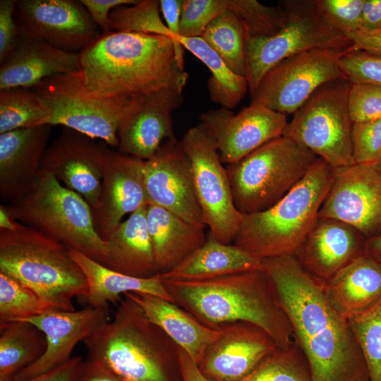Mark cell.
Segmentation results:
<instances>
[{
    "instance_id": "cell-1",
    "label": "cell",
    "mask_w": 381,
    "mask_h": 381,
    "mask_svg": "<svg viewBox=\"0 0 381 381\" xmlns=\"http://www.w3.org/2000/svg\"><path fill=\"white\" fill-rule=\"evenodd\" d=\"M278 301L308 362L313 381H370L349 318L326 282L308 272L295 255L262 260Z\"/></svg>"
},
{
    "instance_id": "cell-2",
    "label": "cell",
    "mask_w": 381,
    "mask_h": 381,
    "mask_svg": "<svg viewBox=\"0 0 381 381\" xmlns=\"http://www.w3.org/2000/svg\"><path fill=\"white\" fill-rule=\"evenodd\" d=\"M83 92L97 97H136L164 88L183 91L188 74L183 46L159 35L102 34L80 54Z\"/></svg>"
},
{
    "instance_id": "cell-3",
    "label": "cell",
    "mask_w": 381,
    "mask_h": 381,
    "mask_svg": "<svg viewBox=\"0 0 381 381\" xmlns=\"http://www.w3.org/2000/svg\"><path fill=\"white\" fill-rule=\"evenodd\" d=\"M162 280L173 303L208 327L248 322L265 330L279 349L294 343L291 323L262 269L205 280Z\"/></svg>"
},
{
    "instance_id": "cell-4",
    "label": "cell",
    "mask_w": 381,
    "mask_h": 381,
    "mask_svg": "<svg viewBox=\"0 0 381 381\" xmlns=\"http://www.w3.org/2000/svg\"><path fill=\"white\" fill-rule=\"evenodd\" d=\"M83 343L87 360L123 381H183L180 347L126 294Z\"/></svg>"
},
{
    "instance_id": "cell-5",
    "label": "cell",
    "mask_w": 381,
    "mask_h": 381,
    "mask_svg": "<svg viewBox=\"0 0 381 381\" xmlns=\"http://www.w3.org/2000/svg\"><path fill=\"white\" fill-rule=\"evenodd\" d=\"M333 169L318 159L303 179L270 208L243 214L233 244L260 258L295 255L318 219Z\"/></svg>"
},
{
    "instance_id": "cell-6",
    "label": "cell",
    "mask_w": 381,
    "mask_h": 381,
    "mask_svg": "<svg viewBox=\"0 0 381 381\" xmlns=\"http://www.w3.org/2000/svg\"><path fill=\"white\" fill-rule=\"evenodd\" d=\"M0 272L32 289L54 309L74 310L73 298L85 296V277L63 243L16 222L0 229Z\"/></svg>"
},
{
    "instance_id": "cell-7",
    "label": "cell",
    "mask_w": 381,
    "mask_h": 381,
    "mask_svg": "<svg viewBox=\"0 0 381 381\" xmlns=\"http://www.w3.org/2000/svg\"><path fill=\"white\" fill-rule=\"evenodd\" d=\"M4 206L13 220L104 264L106 242L96 231L91 207L52 174L40 169L27 194Z\"/></svg>"
},
{
    "instance_id": "cell-8",
    "label": "cell",
    "mask_w": 381,
    "mask_h": 381,
    "mask_svg": "<svg viewBox=\"0 0 381 381\" xmlns=\"http://www.w3.org/2000/svg\"><path fill=\"white\" fill-rule=\"evenodd\" d=\"M318 159L306 147L282 135L227 164L236 207L243 214L270 208L303 179Z\"/></svg>"
},
{
    "instance_id": "cell-9",
    "label": "cell",
    "mask_w": 381,
    "mask_h": 381,
    "mask_svg": "<svg viewBox=\"0 0 381 381\" xmlns=\"http://www.w3.org/2000/svg\"><path fill=\"white\" fill-rule=\"evenodd\" d=\"M351 85L341 78L319 87L294 113L283 134L332 169L355 164L351 141L353 123L349 107Z\"/></svg>"
},
{
    "instance_id": "cell-10",
    "label": "cell",
    "mask_w": 381,
    "mask_h": 381,
    "mask_svg": "<svg viewBox=\"0 0 381 381\" xmlns=\"http://www.w3.org/2000/svg\"><path fill=\"white\" fill-rule=\"evenodd\" d=\"M289 20L285 27L270 37H248L246 78L250 95L263 76L283 60L313 49L348 52L351 42L320 14L315 1H287L281 4Z\"/></svg>"
},
{
    "instance_id": "cell-11",
    "label": "cell",
    "mask_w": 381,
    "mask_h": 381,
    "mask_svg": "<svg viewBox=\"0 0 381 381\" xmlns=\"http://www.w3.org/2000/svg\"><path fill=\"white\" fill-rule=\"evenodd\" d=\"M31 89L49 111L44 124L61 125L119 147V125L135 97L87 95L82 89L78 73L52 75Z\"/></svg>"
},
{
    "instance_id": "cell-12",
    "label": "cell",
    "mask_w": 381,
    "mask_h": 381,
    "mask_svg": "<svg viewBox=\"0 0 381 381\" xmlns=\"http://www.w3.org/2000/svg\"><path fill=\"white\" fill-rule=\"evenodd\" d=\"M180 143L191 163L204 224L218 241L233 243L243 214L235 206L227 170L214 140L200 123L189 128Z\"/></svg>"
},
{
    "instance_id": "cell-13",
    "label": "cell",
    "mask_w": 381,
    "mask_h": 381,
    "mask_svg": "<svg viewBox=\"0 0 381 381\" xmlns=\"http://www.w3.org/2000/svg\"><path fill=\"white\" fill-rule=\"evenodd\" d=\"M346 51L318 49L289 57L261 79L250 104L287 115L294 114L321 85L345 78L339 60Z\"/></svg>"
},
{
    "instance_id": "cell-14",
    "label": "cell",
    "mask_w": 381,
    "mask_h": 381,
    "mask_svg": "<svg viewBox=\"0 0 381 381\" xmlns=\"http://www.w3.org/2000/svg\"><path fill=\"white\" fill-rule=\"evenodd\" d=\"M14 18L23 32L70 53L102 35L80 0H16Z\"/></svg>"
},
{
    "instance_id": "cell-15",
    "label": "cell",
    "mask_w": 381,
    "mask_h": 381,
    "mask_svg": "<svg viewBox=\"0 0 381 381\" xmlns=\"http://www.w3.org/2000/svg\"><path fill=\"white\" fill-rule=\"evenodd\" d=\"M318 217L356 229L366 238L381 234V169L375 164L333 169L332 183Z\"/></svg>"
},
{
    "instance_id": "cell-16",
    "label": "cell",
    "mask_w": 381,
    "mask_h": 381,
    "mask_svg": "<svg viewBox=\"0 0 381 381\" xmlns=\"http://www.w3.org/2000/svg\"><path fill=\"white\" fill-rule=\"evenodd\" d=\"M109 150L88 135L63 127L60 135L48 145L40 169L79 194L92 211L99 205Z\"/></svg>"
},
{
    "instance_id": "cell-17",
    "label": "cell",
    "mask_w": 381,
    "mask_h": 381,
    "mask_svg": "<svg viewBox=\"0 0 381 381\" xmlns=\"http://www.w3.org/2000/svg\"><path fill=\"white\" fill-rule=\"evenodd\" d=\"M200 123L214 140L223 164L238 162L254 150L283 135L286 115L250 104L239 113L225 107L199 116Z\"/></svg>"
},
{
    "instance_id": "cell-18",
    "label": "cell",
    "mask_w": 381,
    "mask_h": 381,
    "mask_svg": "<svg viewBox=\"0 0 381 381\" xmlns=\"http://www.w3.org/2000/svg\"><path fill=\"white\" fill-rule=\"evenodd\" d=\"M144 179L149 204L165 208L188 222L205 224L191 163L176 138L164 141L145 161Z\"/></svg>"
},
{
    "instance_id": "cell-19",
    "label": "cell",
    "mask_w": 381,
    "mask_h": 381,
    "mask_svg": "<svg viewBox=\"0 0 381 381\" xmlns=\"http://www.w3.org/2000/svg\"><path fill=\"white\" fill-rule=\"evenodd\" d=\"M182 93L164 88L135 97L119 125V151L145 161L176 138L172 114L183 102Z\"/></svg>"
},
{
    "instance_id": "cell-20",
    "label": "cell",
    "mask_w": 381,
    "mask_h": 381,
    "mask_svg": "<svg viewBox=\"0 0 381 381\" xmlns=\"http://www.w3.org/2000/svg\"><path fill=\"white\" fill-rule=\"evenodd\" d=\"M219 329V336L197 364L209 381H240L279 349L265 330L248 322H231Z\"/></svg>"
},
{
    "instance_id": "cell-21",
    "label": "cell",
    "mask_w": 381,
    "mask_h": 381,
    "mask_svg": "<svg viewBox=\"0 0 381 381\" xmlns=\"http://www.w3.org/2000/svg\"><path fill=\"white\" fill-rule=\"evenodd\" d=\"M145 160L109 150L98 207L92 210L96 231L106 241L128 214L149 204Z\"/></svg>"
},
{
    "instance_id": "cell-22",
    "label": "cell",
    "mask_w": 381,
    "mask_h": 381,
    "mask_svg": "<svg viewBox=\"0 0 381 381\" xmlns=\"http://www.w3.org/2000/svg\"><path fill=\"white\" fill-rule=\"evenodd\" d=\"M111 318L109 306H87L79 310L53 309L23 320L33 324L44 333L47 347L37 361L16 376L30 378L64 364L72 358V352L80 341Z\"/></svg>"
},
{
    "instance_id": "cell-23",
    "label": "cell",
    "mask_w": 381,
    "mask_h": 381,
    "mask_svg": "<svg viewBox=\"0 0 381 381\" xmlns=\"http://www.w3.org/2000/svg\"><path fill=\"white\" fill-rule=\"evenodd\" d=\"M47 124L0 133V198L6 205L20 200L33 186L48 147Z\"/></svg>"
},
{
    "instance_id": "cell-24",
    "label": "cell",
    "mask_w": 381,
    "mask_h": 381,
    "mask_svg": "<svg viewBox=\"0 0 381 381\" xmlns=\"http://www.w3.org/2000/svg\"><path fill=\"white\" fill-rule=\"evenodd\" d=\"M80 71L78 53L61 51L19 29L15 45L0 64V90L31 88L52 75Z\"/></svg>"
},
{
    "instance_id": "cell-25",
    "label": "cell",
    "mask_w": 381,
    "mask_h": 381,
    "mask_svg": "<svg viewBox=\"0 0 381 381\" xmlns=\"http://www.w3.org/2000/svg\"><path fill=\"white\" fill-rule=\"evenodd\" d=\"M365 241L345 222L318 217L295 255L308 272L327 282L364 251Z\"/></svg>"
},
{
    "instance_id": "cell-26",
    "label": "cell",
    "mask_w": 381,
    "mask_h": 381,
    "mask_svg": "<svg viewBox=\"0 0 381 381\" xmlns=\"http://www.w3.org/2000/svg\"><path fill=\"white\" fill-rule=\"evenodd\" d=\"M146 220L159 274L172 270L207 239L205 224L188 222L154 204L147 206Z\"/></svg>"
},
{
    "instance_id": "cell-27",
    "label": "cell",
    "mask_w": 381,
    "mask_h": 381,
    "mask_svg": "<svg viewBox=\"0 0 381 381\" xmlns=\"http://www.w3.org/2000/svg\"><path fill=\"white\" fill-rule=\"evenodd\" d=\"M147 206L131 214L106 240L105 267L138 278L159 274L147 231Z\"/></svg>"
},
{
    "instance_id": "cell-28",
    "label": "cell",
    "mask_w": 381,
    "mask_h": 381,
    "mask_svg": "<svg viewBox=\"0 0 381 381\" xmlns=\"http://www.w3.org/2000/svg\"><path fill=\"white\" fill-rule=\"evenodd\" d=\"M193 361L198 364L207 348L219 336V329L203 325L178 305L154 295L126 293Z\"/></svg>"
},
{
    "instance_id": "cell-29",
    "label": "cell",
    "mask_w": 381,
    "mask_h": 381,
    "mask_svg": "<svg viewBox=\"0 0 381 381\" xmlns=\"http://www.w3.org/2000/svg\"><path fill=\"white\" fill-rule=\"evenodd\" d=\"M262 260L233 243H224L208 231L205 242L162 279L198 281L261 270Z\"/></svg>"
},
{
    "instance_id": "cell-30",
    "label": "cell",
    "mask_w": 381,
    "mask_h": 381,
    "mask_svg": "<svg viewBox=\"0 0 381 381\" xmlns=\"http://www.w3.org/2000/svg\"><path fill=\"white\" fill-rule=\"evenodd\" d=\"M332 298L350 319L381 301V264L361 253L326 282Z\"/></svg>"
},
{
    "instance_id": "cell-31",
    "label": "cell",
    "mask_w": 381,
    "mask_h": 381,
    "mask_svg": "<svg viewBox=\"0 0 381 381\" xmlns=\"http://www.w3.org/2000/svg\"><path fill=\"white\" fill-rule=\"evenodd\" d=\"M74 261L82 270L87 284V293L81 298L87 306L107 307L121 301V296L141 292L161 297L173 303L160 274L138 278L114 271L75 250L70 249Z\"/></svg>"
},
{
    "instance_id": "cell-32",
    "label": "cell",
    "mask_w": 381,
    "mask_h": 381,
    "mask_svg": "<svg viewBox=\"0 0 381 381\" xmlns=\"http://www.w3.org/2000/svg\"><path fill=\"white\" fill-rule=\"evenodd\" d=\"M44 333L26 321L0 322V381L16 376L44 353Z\"/></svg>"
},
{
    "instance_id": "cell-33",
    "label": "cell",
    "mask_w": 381,
    "mask_h": 381,
    "mask_svg": "<svg viewBox=\"0 0 381 381\" xmlns=\"http://www.w3.org/2000/svg\"><path fill=\"white\" fill-rule=\"evenodd\" d=\"M183 48L199 59L210 71L207 81L210 99L232 110L248 90L246 78L234 73L202 37H177Z\"/></svg>"
},
{
    "instance_id": "cell-34",
    "label": "cell",
    "mask_w": 381,
    "mask_h": 381,
    "mask_svg": "<svg viewBox=\"0 0 381 381\" xmlns=\"http://www.w3.org/2000/svg\"><path fill=\"white\" fill-rule=\"evenodd\" d=\"M201 37L234 73L246 77L248 34L236 13L227 8L207 25Z\"/></svg>"
},
{
    "instance_id": "cell-35",
    "label": "cell",
    "mask_w": 381,
    "mask_h": 381,
    "mask_svg": "<svg viewBox=\"0 0 381 381\" xmlns=\"http://www.w3.org/2000/svg\"><path fill=\"white\" fill-rule=\"evenodd\" d=\"M49 115L32 89L16 87L0 90V133L42 125Z\"/></svg>"
},
{
    "instance_id": "cell-36",
    "label": "cell",
    "mask_w": 381,
    "mask_h": 381,
    "mask_svg": "<svg viewBox=\"0 0 381 381\" xmlns=\"http://www.w3.org/2000/svg\"><path fill=\"white\" fill-rule=\"evenodd\" d=\"M240 381H313L308 362L297 344L266 356Z\"/></svg>"
},
{
    "instance_id": "cell-37",
    "label": "cell",
    "mask_w": 381,
    "mask_h": 381,
    "mask_svg": "<svg viewBox=\"0 0 381 381\" xmlns=\"http://www.w3.org/2000/svg\"><path fill=\"white\" fill-rule=\"evenodd\" d=\"M53 309L30 287L0 272V322L23 321Z\"/></svg>"
},
{
    "instance_id": "cell-38",
    "label": "cell",
    "mask_w": 381,
    "mask_h": 381,
    "mask_svg": "<svg viewBox=\"0 0 381 381\" xmlns=\"http://www.w3.org/2000/svg\"><path fill=\"white\" fill-rule=\"evenodd\" d=\"M159 11L158 0H140L133 5L116 6L109 13L111 31L159 35L173 39Z\"/></svg>"
},
{
    "instance_id": "cell-39",
    "label": "cell",
    "mask_w": 381,
    "mask_h": 381,
    "mask_svg": "<svg viewBox=\"0 0 381 381\" xmlns=\"http://www.w3.org/2000/svg\"><path fill=\"white\" fill-rule=\"evenodd\" d=\"M228 8L243 21L248 37H270L288 23L286 9L280 4L267 6L256 0H228Z\"/></svg>"
},
{
    "instance_id": "cell-40",
    "label": "cell",
    "mask_w": 381,
    "mask_h": 381,
    "mask_svg": "<svg viewBox=\"0 0 381 381\" xmlns=\"http://www.w3.org/2000/svg\"><path fill=\"white\" fill-rule=\"evenodd\" d=\"M362 351L370 381H381V301L350 318Z\"/></svg>"
},
{
    "instance_id": "cell-41",
    "label": "cell",
    "mask_w": 381,
    "mask_h": 381,
    "mask_svg": "<svg viewBox=\"0 0 381 381\" xmlns=\"http://www.w3.org/2000/svg\"><path fill=\"white\" fill-rule=\"evenodd\" d=\"M228 6V0H183L178 37H201L207 25Z\"/></svg>"
},
{
    "instance_id": "cell-42",
    "label": "cell",
    "mask_w": 381,
    "mask_h": 381,
    "mask_svg": "<svg viewBox=\"0 0 381 381\" xmlns=\"http://www.w3.org/2000/svg\"><path fill=\"white\" fill-rule=\"evenodd\" d=\"M352 153L356 164H377L381 158V119L353 123Z\"/></svg>"
},
{
    "instance_id": "cell-43",
    "label": "cell",
    "mask_w": 381,
    "mask_h": 381,
    "mask_svg": "<svg viewBox=\"0 0 381 381\" xmlns=\"http://www.w3.org/2000/svg\"><path fill=\"white\" fill-rule=\"evenodd\" d=\"M365 0H315L322 17L345 35L361 29V13Z\"/></svg>"
},
{
    "instance_id": "cell-44",
    "label": "cell",
    "mask_w": 381,
    "mask_h": 381,
    "mask_svg": "<svg viewBox=\"0 0 381 381\" xmlns=\"http://www.w3.org/2000/svg\"><path fill=\"white\" fill-rule=\"evenodd\" d=\"M339 66L351 83H363L381 86V56L362 51H349L339 60Z\"/></svg>"
},
{
    "instance_id": "cell-45",
    "label": "cell",
    "mask_w": 381,
    "mask_h": 381,
    "mask_svg": "<svg viewBox=\"0 0 381 381\" xmlns=\"http://www.w3.org/2000/svg\"><path fill=\"white\" fill-rule=\"evenodd\" d=\"M349 107L353 123L381 119V86L351 83Z\"/></svg>"
},
{
    "instance_id": "cell-46",
    "label": "cell",
    "mask_w": 381,
    "mask_h": 381,
    "mask_svg": "<svg viewBox=\"0 0 381 381\" xmlns=\"http://www.w3.org/2000/svg\"><path fill=\"white\" fill-rule=\"evenodd\" d=\"M16 0L0 1V64L13 49L19 29L14 18Z\"/></svg>"
},
{
    "instance_id": "cell-47",
    "label": "cell",
    "mask_w": 381,
    "mask_h": 381,
    "mask_svg": "<svg viewBox=\"0 0 381 381\" xmlns=\"http://www.w3.org/2000/svg\"><path fill=\"white\" fill-rule=\"evenodd\" d=\"M87 8L102 34L111 31L109 21L111 11L119 6L133 5L140 0H80Z\"/></svg>"
},
{
    "instance_id": "cell-48",
    "label": "cell",
    "mask_w": 381,
    "mask_h": 381,
    "mask_svg": "<svg viewBox=\"0 0 381 381\" xmlns=\"http://www.w3.org/2000/svg\"><path fill=\"white\" fill-rule=\"evenodd\" d=\"M83 363L80 356H74L64 364L41 375L30 378L14 376L6 381H76Z\"/></svg>"
},
{
    "instance_id": "cell-49",
    "label": "cell",
    "mask_w": 381,
    "mask_h": 381,
    "mask_svg": "<svg viewBox=\"0 0 381 381\" xmlns=\"http://www.w3.org/2000/svg\"><path fill=\"white\" fill-rule=\"evenodd\" d=\"M346 36L351 42L349 51H362L381 56V29H360L349 32Z\"/></svg>"
},
{
    "instance_id": "cell-50",
    "label": "cell",
    "mask_w": 381,
    "mask_h": 381,
    "mask_svg": "<svg viewBox=\"0 0 381 381\" xmlns=\"http://www.w3.org/2000/svg\"><path fill=\"white\" fill-rule=\"evenodd\" d=\"M160 11L166 25L173 35V40L179 37V29L183 0H160Z\"/></svg>"
},
{
    "instance_id": "cell-51",
    "label": "cell",
    "mask_w": 381,
    "mask_h": 381,
    "mask_svg": "<svg viewBox=\"0 0 381 381\" xmlns=\"http://www.w3.org/2000/svg\"><path fill=\"white\" fill-rule=\"evenodd\" d=\"M361 29H381V0H365L361 13Z\"/></svg>"
},
{
    "instance_id": "cell-52",
    "label": "cell",
    "mask_w": 381,
    "mask_h": 381,
    "mask_svg": "<svg viewBox=\"0 0 381 381\" xmlns=\"http://www.w3.org/2000/svg\"><path fill=\"white\" fill-rule=\"evenodd\" d=\"M76 381H123L98 365L83 361Z\"/></svg>"
},
{
    "instance_id": "cell-53",
    "label": "cell",
    "mask_w": 381,
    "mask_h": 381,
    "mask_svg": "<svg viewBox=\"0 0 381 381\" xmlns=\"http://www.w3.org/2000/svg\"><path fill=\"white\" fill-rule=\"evenodd\" d=\"M179 363L183 381H209L190 356L179 349Z\"/></svg>"
},
{
    "instance_id": "cell-54",
    "label": "cell",
    "mask_w": 381,
    "mask_h": 381,
    "mask_svg": "<svg viewBox=\"0 0 381 381\" xmlns=\"http://www.w3.org/2000/svg\"><path fill=\"white\" fill-rule=\"evenodd\" d=\"M364 251L381 264V234L366 239Z\"/></svg>"
},
{
    "instance_id": "cell-55",
    "label": "cell",
    "mask_w": 381,
    "mask_h": 381,
    "mask_svg": "<svg viewBox=\"0 0 381 381\" xmlns=\"http://www.w3.org/2000/svg\"><path fill=\"white\" fill-rule=\"evenodd\" d=\"M16 221L10 216L4 205L0 206V229L12 230L16 226Z\"/></svg>"
},
{
    "instance_id": "cell-56",
    "label": "cell",
    "mask_w": 381,
    "mask_h": 381,
    "mask_svg": "<svg viewBox=\"0 0 381 381\" xmlns=\"http://www.w3.org/2000/svg\"><path fill=\"white\" fill-rule=\"evenodd\" d=\"M375 165L381 169V158Z\"/></svg>"
}]
</instances>
